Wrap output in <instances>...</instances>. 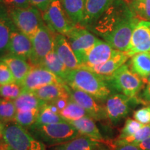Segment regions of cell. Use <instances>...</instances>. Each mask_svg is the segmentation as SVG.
<instances>
[{
  "instance_id": "9",
  "label": "cell",
  "mask_w": 150,
  "mask_h": 150,
  "mask_svg": "<svg viewBox=\"0 0 150 150\" xmlns=\"http://www.w3.org/2000/svg\"><path fill=\"white\" fill-rule=\"evenodd\" d=\"M65 36L70 42L81 67L86 54L93 47L99 38L87 28L81 24L75 25Z\"/></svg>"
},
{
  "instance_id": "30",
  "label": "cell",
  "mask_w": 150,
  "mask_h": 150,
  "mask_svg": "<svg viewBox=\"0 0 150 150\" xmlns=\"http://www.w3.org/2000/svg\"><path fill=\"white\" fill-rule=\"evenodd\" d=\"M129 4L136 18L150 22V0H132Z\"/></svg>"
},
{
  "instance_id": "47",
  "label": "cell",
  "mask_w": 150,
  "mask_h": 150,
  "mask_svg": "<svg viewBox=\"0 0 150 150\" xmlns=\"http://www.w3.org/2000/svg\"><path fill=\"white\" fill-rule=\"evenodd\" d=\"M126 1H127L129 2V1H132V0H126Z\"/></svg>"
},
{
  "instance_id": "42",
  "label": "cell",
  "mask_w": 150,
  "mask_h": 150,
  "mask_svg": "<svg viewBox=\"0 0 150 150\" xmlns=\"http://www.w3.org/2000/svg\"><path fill=\"white\" fill-rule=\"evenodd\" d=\"M70 98H59L50 103H52L54 106H56L59 111H61V110H63L67 106V103L70 101Z\"/></svg>"
},
{
  "instance_id": "5",
  "label": "cell",
  "mask_w": 150,
  "mask_h": 150,
  "mask_svg": "<svg viewBox=\"0 0 150 150\" xmlns=\"http://www.w3.org/2000/svg\"><path fill=\"white\" fill-rule=\"evenodd\" d=\"M106 81L110 88L130 98L137 96L144 84L142 79L131 71L128 64H124Z\"/></svg>"
},
{
  "instance_id": "14",
  "label": "cell",
  "mask_w": 150,
  "mask_h": 150,
  "mask_svg": "<svg viewBox=\"0 0 150 150\" xmlns=\"http://www.w3.org/2000/svg\"><path fill=\"white\" fill-rule=\"evenodd\" d=\"M115 50L106 41L98 39L86 54L80 67H91L102 64L111 57Z\"/></svg>"
},
{
  "instance_id": "44",
  "label": "cell",
  "mask_w": 150,
  "mask_h": 150,
  "mask_svg": "<svg viewBox=\"0 0 150 150\" xmlns=\"http://www.w3.org/2000/svg\"><path fill=\"white\" fill-rule=\"evenodd\" d=\"M142 81H143V82L145 83H150V74L149 75V76H147V78L144 79H142Z\"/></svg>"
},
{
  "instance_id": "10",
  "label": "cell",
  "mask_w": 150,
  "mask_h": 150,
  "mask_svg": "<svg viewBox=\"0 0 150 150\" xmlns=\"http://www.w3.org/2000/svg\"><path fill=\"white\" fill-rule=\"evenodd\" d=\"M54 83H65V82L45 67L32 65L21 86L22 91L33 92L42 86Z\"/></svg>"
},
{
  "instance_id": "13",
  "label": "cell",
  "mask_w": 150,
  "mask_h": 150,
  "mask_svg": "<svg viewBox=\"0 0 150 150\" xmlns=\"http://www.w3.org/2000/svg\"><path fill=\"white\" fill-rule=\"evenodd\" d=\"M123 94H112L106 99L105 110L107 117L112 123L119 122L130 112V104L134 101Z\"/></svg>"
},
{
  "instance_id": "24",
  "label": "cell",
  "mask_w": 150,
  "mask_h": 150,
  "mask_svg": "<svg viewBox=\"0 0 150 150\" xmlns=\"http://www.w3.org/2000/svg\"><path fill=\"white\" fill-rule=\"evenodd\" d=\"M128 65L131 71L142 79L147 78L150 74V53L142 52L134 54L131 57Z\"/></svg>"
},
{
  "instance_id": "20",
  "label": "cell",
  "mask_w": 150,
  "mask_h": 150,
  "mask_svg": "<svg viewBox=\"0 0 150 150\" xmlns=\"http://www.w3.org/2000/svg\"><path fill=\"white\" fill-rule=\"evenodd\" d=\"M15 27L7 8L0 3V58L8 54L11 33Z\"/></svg>"
},
{
  "instance_id": "35",
  "label": "cell",
  "mask_w": 150,
  "mask_h": 150,
  "mask_svg": "<svg viewBox=\"0 0 150 150\" xmlns=\"http://www.w3.org/2000/svg\"><path fill=\"white\" fill-rule=\"evenodd\" d=\"M150 137V125H145L139 129L136 133H135L134 135L128 137V138H125V139H120L122 140L123 141L129 142V143L135 144L138 145L140 142L147 139Z\"/></svg>"
},
{
  "instance_id": "43",
  "label": "cell",
  "mask_w": 150,
  "mask_h": 150,
  "mask_svg": "<svg viewBox=\"0 0 150 150\" xmlns=\"http://www.w3.org/2000/svg\"><path fill=\"white\" fill-rule=\"evenodd\" d=\"M137 145L142 150H150V137Z\"/></svg>"
},
{
  "instance_id": "17",
  "label": "cell",
  "mask_w": 150,
  "mask_h": 150,
  "mask_svg": "<svg viewBox=\"0 0 150 150\" xmlns=\"http://www.w3.org/2000/svg\"><path fill=\"white\" fill-rule=\"evenodd\" d=\"M130 58L127 52L115 50L111 57L102 64L95 65L91 67H83L93 71V72L100 75L105 80L113 74L117 69L126 63Z\"/></svg>"
},
{
  "instance_id": "1",
  "label": "cell",
  "mask_w": 150,
  "mask_h": 150,
  "mask_svg": "<svg viewBox=\"0 0 150 150\" xmlns=\"http://www.w3.org/2000/svg\"><path fill=\"white\" fill-rule=\"evenodd\" d=\"M139 21L133 13L128 1L115 0L87 29L114 50L126 52L134 28Z\"/></svg>"
},
{
  "instance_id": "46",
  "label": "cell",
  "mask_w": 150,
  "mask_h": 150,
  "mask_svg": "<svg viewBox=\"0 0 150 150\" xmlns=\"http://www.w3.org/2000/svg\"><path fill=\"white\" fill-rule=\"evenodd\" d=\"M0 150H6V146L3 142L0 144Z\"/></svg>"
},
{
  "instance_id": "31",
  "label": "cell",
  "mask_w": 150,
  "mask_h": 150,
  "mask_svg": "<svg viewBox=\"0 0 150 150\" xmlns=\"http://www.w3.org/2000/svg\"><path fill=\"white\" fill-rule=\"evenodd\" d=\"M64 121L61 115L52 111L46 103L40 109L36 122L33 125H50V124L61 122Z\"/></svg>"
},
{
  "instance_id": "23",
  "label": "cell",
  "mask_w": 150,
  "mask_h": 150,
  "mask_svg": "<svg viewBox=\"0 0 150 150\" xmlns=\"http://www.w3.org/2000/svg\"><path fill=\"white\" fill-rule=\"evenodd\" d=\"M68 122L73 125L81 136H87L100 142L105 141L93 119L89 116H85Z\"/></svg>"
},
{
  "instance_id": "27",
  "label": "cell",
  "mask_w": 150,
  "mask_h": 150,
  "mask_svg": "<svg viewBox=\"0 0 150 150\" xmlns=\"http://www.w3.org/2000/svg\"><path fill=\"white\" fill-rule=\"evenodd\" d=\"M40 66L50 71L63 81L70 70L61 61L54 50L45 56Z\"/></svg>"
},
{
  "instance_id": "2",
  "label": "cell",
  "mask_w": 150,
  "mask_h": 150,
  "mask_svg": "<svg viewBox=\"0 0 150 150\" xmlns=\"http://www.w3.org/2000/svg\"><path fill=\"white\" fill-rule=\"evenodd\" d=\"M63 81L72 88L86 92L99 100H106L111 94L109 85L102 76L83 67L70 70Z\"/></svg>"
},
{
  "instance_id": "28",
  "label": "cell",
  "mask_w": 150,
  "mask_h": 150,
  "mask_svg": "<svg viewBox=\"0 0 150 150\" xmlns=\"http://www.w3.org/2000/svg\"><path fill=\"white\" fill-rule=\"evenodd\" d=\"M59 115L66 122L74 121L85 116H89L83 107L73 102L71 99L67 103V106L60 111Z\"/></svg>"
},
{
  "instance_id": "41",
  "label": "cell",
  "mask_w": 150,
  "mask_h": 150,
  "mask_svg": "<svg viewBox=\"0 0 150 150\" xmlns=\"http://www.w3.org/2000/svg\"><path fill=\"white\" fill-rule=\"evenodd\" d=\"M29 1L31 6L36 7L38 10L43 13L54 0H29Z\"/></svg>"
},
{
  "instance_id": "21",
  "label": "cell",
  "mask_w": 150,
  "mask_h": 150,
  "mask_svg": "<svg viewBox=\"0 0 150 150\" xmlns=\"http://www.w3.org/2000/svg\"><path fill=\"white\" fill-rule=\"evenodd\" d=\"M115 0H86L83 21L81 25L87 28L105 12Z\"/></svg>"
},
{
  "instance_id": "25",
  "label": "cell",
  "mask_w": 150,
  "mask_h": 150,
  "mask_svg": "<svg viewBox=\"0 0 150 150\" xmlns=\"http://www.w3.org/2000/svg\"><path fill=\"white\" fill-rule=\"evenodd\" d=\"M65 13L75 25L81 24L85 14L84 0H60Z\"/></svg>"
},
{
  "instance_id": "7",
  "label": "cell",
  "mask_w": 150,
  "mask_h": 150,
  "mask_svg": "<svg viewBox=\"0 0 150 150\" xmlns=\"http://www.w3.org/2000/svg\"><path fill=\"white\" fill-rule=\"evenodd\" d=\"M54 34L44 22L31 38L32 52L29 61L33 66H40L45 56L53 51Z\"/></svg>"
},
{
  "instance_id": "19",
  "label": "cell",
  "mask_w": 150,
  "mask_h": 150,
  "mask_svg": "<svg viewBox=\"0 0 150 150\" xmlns=\"http://www.w3.org/2000/svg\"><path fill=\"white\" fill-rule=\"evenodd\" d=\"M0 59L8 65L16 83L21 85L32 67L30 62H28L27 59L20 56L10 54L4 56L0 58Z\"/></svg>"
},
{
  "instance_id": "48",
  "label": "cell",
  "mask_w": 150,
  "mask_h": 150,
  "mask_svg": "<svg viewBox=\"0 0 150 150\" xmlns=\"http://www.w3.org/2000/svg\"><path fill=\"white\" fill-rule=\"evenodd\" d=\"M148 106H149V107L150 108V104H148Z\"/></svg>"
},
{
  "instance_id": "12",
  "label": "cell",
  "mask_w": 150,
  "mask_h": 150,
  "mask_svg": "<svg viewBox=\"0 0 150 150\" xmlns=\"http://www.w3.org/2000/svg\"><path fill=\"white\" fill-rule=\"evenodd\" d=\"M126 52L130 57L142 52L150 53V22L140 20L138 22Z\"/></svg>"
},
{
  "instance_id": "29",
  "label": "cell",
  "mask_w": 150,
  "mask_h": 150,
  "mask_svg": "<svg viewBox=\"0 0 150 150\" xmlns=\"http://www.w3.org/2000/svg\"><path fill=\"white\" fill-rule=\"evenodd\" d=\"M17 109L13 101L0 99V124L16 122Z\"/></svg>"
},
{
  "instance_id": "38",
  "label": "cell",
  "mask_w": 150,
  "mask_h": 150,
  "mask_svg": "<svg viewBox=\"0 0 150 150\" xmlns=\"http://www.w3.org/2000/svg\"><path fill=\"white\" fill-rule=\"evenodd\" d=\"M134 117L136 121L142 125H150V108L147 106L136 110L134 112Z\"/></svg>"
},
{
  "instance_id": "32",
  "label": "cell",
  "mask_w": 150,
  "mask_h": 150,
  "mask_svg": "<svg viewBox=\"0 0 150 150\" xmlns=\"http://www.w3.org/2000/svg\"><path fill=\"white\" fill-rule=\"evenodd\" d=\"M41 108H34L29 110L17 111L16 122L23 127L29 128L36 122Z\"/></svg>"
},
{
  "instance_id": "6",
  "label": "cell",
  "mask_w": 150,
  "mask_h": 150,
  "mask_svg": "<svg viewBox=\"0 0 150 150\" xmlns=\"http://www.w3.org/2000/svg\"><path fill=\"white\" fill-rule=\"evenodd\" d=\"M7 10L17 29L30 38L44 23L42 12L33 6L31 5L27 8H7Z\"/></svg>"
},
{
  "instance_id": "39",
  "label": "cell",
  "mask_w": 150,
  "mask_h": 150,
  "mask_svg": "<svg viewBox=\"0 0 150 150\" xmlns=\"http://www.w3.org/2000/svg\"><path fill=\"white\" fill-rule=\"evenodd\" d=\"M0 3L7 8H27L31 6L29 0H0Z\"/></svg>"
},
{
  "instance_id": "11",
  "label": "cell",
  "mask_w": 150,
  "mask_h": 150,
  "mask_svg": "<svg viewBox=\"0 0 150 150\" xmlns=\"http://www.w3.org/2000/svg\"><path fill=\"white\" fill-rule=\"evenodd\" d=\"M67 91L70 94V99L73 102L80 105L86 110L91 117L96 120H102L107 117L106 110L100 105L95 97L86 92L74 89L67 86Z\"/></svg>"
},
{
  "instance_id": "33",
  "label": "cell",
  "mask_w": 150,
  "mask_h": 150,
  "mask_svg": "<svg viewBox=\"0 0 150 150\" xmlns=\"http://www.w3.org/2000/svg\"><path fill=\"white\" fill-rule=\"evenodd\" d=\"M22 92L21 85L16 82L0 86V97L6 100L14 101Z\"/></svg>"
},
{
  "instance_id": "8",
  "label": "cell",
  "mask_w": 150,
  "mask_h": 150,
  "mask_svg": "<svg viewBox=\"0 0 150 150\" xmlns=\"http://www.w3.org/2000/svg\"><path fill=\"white\" fill-rule=\"evenodd\" d=\"M42 14L43 21L55 33L65 35L75 26L65 13L60 0H54Z\"/></svg>"
},
{
  "instance_id": "45",
  "label": "cell",
  "mask_w": 150,
  "mask_h": 150,
  "mask_svg": "<svg viewBox=\"0 0 150 150\" xmlns=\"http://www.w3.org/2000/svg\"><path fill=\"white\" fill-rule=\"evenodd\" d=\"M3 142V138H2V133H1V125L0 124V144Z\"/></svg>"
},
{
  "instance_id": "49",
  "label": "cell",
  "mask_w": 150,
  "mask_h": 150,
  "mask_svg": "<svg viewBox=\"0 0 150 150\" xmlns=\"http://www.w3.org/2000/svg\"><path fill=\"white\" fill-rule=\"evenodd\" d=\"M84 1H85V2H86V0H84Z\"/></svg>"
},
{
  "instance_id": "26",
  "label": "cell",
  "mask_w": 150,
  "mask_h": 150,
  "mask_svg": "<svg viewBox=\"0 0 150 150\" xmlns=\"http://www.w3.org/2000/svg\"><path fill=\"white\" fill-rule=\"evenodd\" d=\"M17 111L29 110L34 108H42L46 104L39 99L33 92L22 91L20 96L13 101Z\"/></svg>"
},
{
  "instance_id": "3",
  "label": "cell",
  "mask_w": 150,
  "mask_h": 150,
  "mask_svg": "<svg viewBox=\"0 0 150 150\" xmlns=\"http://www.w3.org/2000/svg\"><path fill=\"white\" fill-rule=\"evenodd\" d=\"M1 133L6 150H45L42 142L16 122L1 125Z\"/></svg>"
},
{
  "instance_id": "40",
  "label": "cell",
  "mask_w": 150,
  "mask_h": 150,
  "mask_svg": "<svg viewBox=\"0 0 150 150\" xmlns=\"http://www.w3.org/2000/svg\"><path fill=\"white\" fill-rule=\"evenodd\" d=\"M137 102L138 103H141L142 104L148 105L150 104V83H147L145 86L143 91L140 95V98L136 96Z\"/></svg>"
},
{
  "instance_id": "36",
  "label": "cell",
  "mask_w": 150,
  "mask_h": 150,
  "mask_svg": "<svg viewBox=\"0 0 150 150\" xmlns=\"http://www.w3.org/2000/svg\"><path fill=\"white\" fill-rule=\"evenodd\" d=\"M109 150H142L137 145L129 143L122 140L116 139L114 141H107Z\"/></svg>"
},
{
  "instance_id": "4",
  "label": "cell",
  "mask_w": 150,
  "mask_h": 150,
  "mask_svg": "<svg viewBox=\"0 0 150 150\" xmlns=\"http://www.w3.org/2000/svg\"><path fill=\"white\" fill-rule=\"evenodd\" d=\"M29 129L33 136L50 144L60 145L81 136L74 127L66 121L50 125H32Z\"/></svg>"
},
{
  "instance_id": "18",
  "label": "cell",
  "mask_w": 150,
  "mask_h": 150,
  "mask_svg": "<svg viewBox=\"0 0 150 150\" xmlns=\"http://www.w3.org/2000/svg\"><path fill=\"white\" fill-rule=\"evenodd\" d=\"M55 150H109V149L107 145V140L100 142L81 135L70 141L60 144L55 148Z\"/></svg>"
},
{
  "instance_id": "22",
  "label": "cell",
  "mask_w": 150,
  "mask_h": 150,
  "mask_svg": "<svg viewBox=\"0 0 150 150\" xmlns=\"http://www.w3.org/2000/svg\"><path fill=\"white\" fill-rule=\"evenodd\" d=\"M36 96L45 103H50L59 98H70L65 83L50 84L33 91Z\"/></svg>"
},
{
  "instance_id": "34",
  "label": "cell",
  "mask_w": 150,
  "mask_h": 150,
  "mask_svg": "<svg viewBox=\"0 0 150 150\" xmlns=\"http://www.w3.org/2000/svg\"><path fill=\"white\" fill-rule=\"evenodd\" d=\"M143 126H145V125L138 122L136 120L128 118L125 122V126L122 129L120 134L117 139H125V138L132 136Z\"/></svg>"
},
{
  "instance_id": "37",
  "label": "cell",
  "mask_w": 150,
  "mask_h": 150,
  "mask_svg": "<svg viewBox=\"0 0 150 150\" xmlns=\"http://www.w3.org/2000/svg\"><path fill=\"white\" fill-rule=\"evenodd\" d=\"M14 82L16 81L8 65L0 59V86Z\"/></svg>"
},
{
  "instance_id": "15",
  "label": "cell",
  "mask_w": 150,
  "mask_h": 150,
  "mask_svg": "<svg viewBox=\"0 0 150 150\" xmlns=\"http://www.w3.org/2000/svg\"><path fill=\"white\" fill-rule=\"evenodd\" d=\"M53 50L69 70L80 67L77 58L64 35L60 33L54 34Z\"/></svg>"
},
{
  "instance_id": "16",
  "label": "cell",
  "mask_w": 150,
  "mask_h": 150,
  "mask_svg": "<svg viewBox=\"0 0 150 150\" xmlns=\"http://www.w3.org/2000/svg\"><path fill=\"white\" fill-rule=\"evenodd\" d=\"M31 52L32 42L31 38L15 27L11 33L8 54L29 60Z\"/></svg>"
}]
</instances>
